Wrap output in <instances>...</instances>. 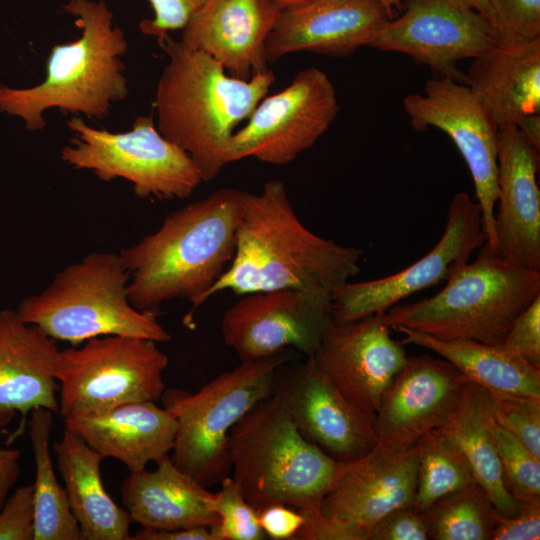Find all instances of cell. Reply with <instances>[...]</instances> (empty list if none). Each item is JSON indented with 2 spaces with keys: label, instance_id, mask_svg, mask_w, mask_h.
Segmentation results:
<instances>
[{
  "label": "cell",
  "instance_id": "obj_1",
  "mask_svg": "<svg viewBox=\"0 0 540 540\" xmlns=\"http://www.w3.org/2000/svg\"><path fill=\"white\" fill-rule=\"evenodd\" d=\"M363 253L322 238L294 212L285 185L271 180L259 193L243 192L230 266L206 298L231 290L297 289L331 294L360 273Z\"/></svg>",
  "mask_w": 540,
  "mask_h": 540
},
{
  "label": "cell",
  "instance_id": "obj_2",
  "mask_svg": "<svg viewBox=\"0 0 540 540\" xmlns=\"http://www.w3.org/2000/svg\"><path fill=\"white\" fill-rule=\"evenodd\" d=\"M242 195L219 189L169 213L155 232L119 252L136 309L156 313L165 302L186 299L192 307L184 323L192 325L195 310L234 256Z\"/></svg>",
  "mask_w": 540,
  "mask_h": 540
},
{
  "label": "cell",
  "instance_id": "obj_3",
  "mask_svg": "<svg viewBox=\"0 0 540 540\" xmlns=\"http://www.w3.org/2000/svg\"><path fill=\"white\" fill-rule=\"evenodd\" d=\"M168 56L155 91L157 128L196 163L203 182L228 164L234 128L249 119L275 81L271 70L248 80L231 77L209 55L168 35L158 40Z\"/></svg>",
  "mask_w": 540,
  "mask_h": 540
},
{
  "label": "cell",
  "instance_id": "obj_4",
  "mask_svg": "<svg viewBox=\"0 0 540 540\" xmlns=\"http://www.w3.org/2000/svg\"><path fill=\"white\" fill-rule=\"evenodd\" d=\"M64 9L74 16L81 35L52 47L44 80L28 88L0 85V112L21 118L29 131L45 127L44 113L50 109L103 119L129 92L121 59L128 42L113 25L106 3L68 1Z\"/></svg>",
  "mask_w": 540,
  "mask_h": 540
},
{
  "label": "cell",
  "instance_id": "obj_5",
  "mask_svg": "<svg viewBox=\"0 0 540 540\" xmlns=\"http://www.w3.org/2000/svg\"><path fill=\"white\" fill-rule=\"evenodd\" d=\"M538 296L540 271L510 263L485 242L437 294L399 303L384 312V320L390 329L402 326L437 339L499 344Z\"/></svg>",
  "mask_w": 540,
  "mask_h": 540
},
{
  "label": "cell",
  "instance_id": "obj_6",
  "mask_svg": "<svg viewBox=\"0 0 540 540\" xmlns=\"http://www.w3.org/2000/svg\"><path fill=\"white\" fill-rule=\"evenodd\" d=\"M229 456L232 478L257 510L271 504L317 510L342 464L309 442L274 396L233 427Z\"/></svg>",
  "mask_w": 540,
  "mask_h": 540
},
{
  "label": "cell",
  "instance_id": "obj_7",
  "mask_svg": "<svg viewBox=\"0 0 540 540\" xmlns=\"http://www.w3.org/2000/svg\"><path fill=\"white\" fill-rule=\"evenodd\" d=\"M128 282L119 253L92 252L59 271L43 291L24 298L16 312L25 323L72 346L108 335L169 342L172 336L157 314L130 303Z\"/></svg>",
  "mask_w": 540,
  "mask_h": 540
},
{
  "label": "cell",
  "instance_id": "obj_8",
  "mask_svg": "<svg viewBox=\"0 0 540 540\" xmlns=\"http://www.w3.org/2000/svg\"><path fill=\"white\" fill-rule=\"evenodd\" d=\"M287 359L282 351L241 361L195 393L166 389L161 401L177 422L173 463L205 487L227 476L231 430L255 405L272 396L276 372Z\"/></svg>",
  "mask_w": 540,
  "mask_h": 540
},
{
  "label": "cell",
  "instance_id": "obj_9",
  "mask_svg": "<svg viewBox=\"0 0 540 540\" xmlns=\"http://www.w3.org/2000/svg\"><path fill=\"white\" fill-rule=\"evenodd\" d=\"M157 344L147 338L108 335L59 350L58 413L65 419L161 399L169 358Z\"/></svg>",
  "mask_w": 540,
  "mask_h": 540
},
{
  "label": "cell",
  "instance_id": "obj_10",
  "mask_svg": "<svg viewBox=\"0 0 540 540\" xmlns=\"http://www.w3.org/2000/svg\"><path fill=\"white\" fill-rule=\"evenodd\" d=\"M67 126L74 138L62 149L61 160L102 181L127 180L139 198L184 199L203 182L193 159L160 133L151 115L138 116L121 133L98 129L78 116Z\"/></svg>",
  "mask_w": 540,
  "mask_h": 540
},
{
  "label": "cell",
  "instance_id": "obj_11",
  "mask_svg": "<svg viewBox=\"0 0 540 540\" xmlns=\"http://www.w3.org/2000/svg\"><path fill=\"white\" fill-rule=\"evenodd\" d=\"M339 111L337 93L328 75L317 67L300 71L283 90L264 97L248 123L234 132L227 163L254 157L285 165L328 130Z\"/></svg>",
  "mask_w": 540,
  "mask_h": 540
},
{
  "label": "cell",
  "instance_id": "obj_12",
  "mask_svg": "<svg viewBox=\"0 0 540 540\" xmlns=\"http://www.w3.org/2000/svg\"><path fill=\"white\" fill-rule=\"evenodd\" d=\"M485 242L479 204L465 192L455 194L442 236L422 258L383 278L348 281L331 293L334 322L345 323L384 313L412 294L447 280Z\"/></svg>",
  "mask_w": 540,
  "mask_h": 540
},
{
  "label": "cell",
  "instance_id": "obj_13",
  "mask_svg": "<svg viewBox=\"0 0 540 540\" xmlns=\"http://www.w3.org/2000/svg\"><path fill=\"white\" fill-rule=\"evenodd\" d=\"M403 107L415 130L435 127L456 145L474 183L486 243L495 250L499 128L468 86L448 77L429 79L422 94L404 98Z\"/></svg>",
  "mask_w": 540,
  "mask_h": 540
},
{
  "label": "cell",
  "instance_id": "obj_14",
  "mask_svg": "<svg viewBox=\"0 0 540 540\" xmlns=\"http://www.w3.org/2000/svg\"><path fill=\"white\" fill-rule=\"evenodd\" d=\"M333 322L331 294L276 289L245 294L224 313L221 330L241 361L288 348L310 357Z\"/></svg>",
  "mask_w": 540,
  "mask_h": 540
},
{
  "label": "cell",
  "instance_id": "obj_15",
  "mask_svg": "<svg viewBox=\"0 0 540 540\" xmlns=\"http://www.w3.org/2000/svg\"><path fill=\"white\" fill-rule=\"evenodd\" d=\"M371 47L398 52L428 66L439 77L464 83L459 62L494 45L488 19L463 0H403Z\"/></svg>",
  "mask_w": 540,
  "mask_h": 540
},
{
  "label": "cell",
  "instance_id": "obj_16",
  "mask_svg": "<svg viewBox=\"0 0 540 540\" xmlns=\"http://www.w3.org/2000/svg\"><path fill=\"white\" fill-rule=\"evenodd\" d=\"M282 366L276 372L272 396L309 442L342 463L364 456L377 445L372 421L312 357L288 370Z\"/></svg>",
  "mask_w": 540,
  "mask_h": 540
},
{
  "label": "cell",
  "instance_id": "obj_17",
  "mask_svg": "<svg viewBox=\"0 0 540 540\" xmlns=\"http://www.w3.org/2000/svg\"><path fill=\"white\" fill-rule=\"evenodd\" d=\"M310 357L372 423L384 391L408 358L384 313L333 322Z\"/></svg>",
  "mask_w": 540,
  "mask_h": 540
},
{
  "label": "cell",
  "instance_id": "obj_18",
  "mask_svg": "<svg viewBox=\"0 0 540 540\" xmlns=\"http://www.w3.org/2000/svg\"><path fill=\"white\" fill-rule=\"evenodd\" d=\"M468 379L450 362L408 356L384 391L373 420L377 445L404 450L450 418Z\"/></svg>",
  "mask_w": 540,
  "mask_h": 540
},
{
  "label": "cell",
  "instance_id": "obj_19",
  "mask_svg": "<svg viewBox=\"0 0 540 540\" xmlns=\"http://www.w3.org/2000/svg\"><path fill=\"white\" fill-rule=\"evenodd\" d=\"M418 446L388 450L376 445L364 456L342 463L318 512L345 524L368 540L369 531L391 511L413 505Z\"/></svg>",
  "mask_w": 540,
  "mask_h": 540
},
{
  "label": "cell",
  "instance_id": "obj_20",
  "mask_svg": "<svg viewBox=\"0 0 540 540\" xmlns=\"http://www.w3.org/2000/svg\"><path fill=\"white\" fill-rule=\"evenodd\" d=\"M389 20L379 0H307L281 10L265 43L266 61L299 51L347 56L371 46Z\"/></svg>",
  "mask_w": 540,
  "mask_h": 540
},
{
  "label": "cell",
  "instance_id": "obj_21",
  "mask_svg": "<svg viewBox=\"0 0 540 540\" xmlns=\"http://www.w3.org/2000/svg\"><path fill=\"white\" fill-rule=\"evenodd\" d=\"M495 251L519 267L540 271L539 150L515 126L499 128Z\"/></svg>",
  "mask_w": 540,
  "mask_h": 540
},
{
  "label": "cell",
  "instance_id": "obj_22",
  "mask_svg": "<svg viewBox=\"0 0 540 540\" xmlns=\"http://www.w3.org/2000/svg\"><path fill=\"white\" fill-rule=\"evenodd\" d=\"M282 7L273 0H205L183 28L181 42L248 80L268 70L265 43Z\"/></svg>",
  "mask_w": 540,
  "mask_h": 540
},
{
  "label": "cell",
  "instance_id": "obj_23",
  "mask_svg": "<svg viewBox=\"0 0 540 540\" xmlns=\"http://www.w3.org/2000/svg\"><path fill=\"white\" fill-rule=\"evenodd\" d=\"M59 350L55 339L25 323L16 310H0V428L20 414L19 435L32 410L58 413Z\"/></svg>",
  "mask_w": 540,
  "mask_h": 540
},
{
  "label": "cell",
  "instance_id": "obj_24",
  "mask_svg": "<svg viewBox=\"0 0 540 540\" xmlns=\"http://www.w3.org/2000/svg\"><path fill=\"white\" fill-rule=\"evenodd\" d=\"M103 458L122 462L130 472L170 455L177 431L175 417L155 402H132L64 419Z\"/></svg>",
  "mask_w": 540,
  "mask_h": 540
},
{
  "label": "cell",
  "instance_id": "obj_25",
  "mask_svg": "<svg viewBox=\"0 0 540 540\" xmlns=\"http://www.w3.org/2000/svg\"><path fill=\"white\" fill-rule=\"evenodd\" d=\"M120 491L123 506L142 528L211 527L218 521L214 493L181 471L170 455L153 470L130 472Z\"/></svg>",
  "mask_w": 540,
  "mask_h": 540
},
{
  "label": "cell",
  "instance_id": "obj_26",
  "mask_svg": "<svg viewBox=\"0 0 540 540\" xmlns=\"http://www.w3.org/2000/svg\"><path fill=\"white\" fill-rule=\"evenodd\" d=\"M464 84L498 128L540 114V39L494 44L472 59Z\"/></svg>",
  "mask_w": 540,
  "mask_h": 540
},
{
  "label": "cell",
  "instance_id": "obj_27",
  "mask_svg": "<svg viewBox=\"0 0 540 540\" xmlns=\"http://www.w3.org/2000/svg\"><path fill=\"white\" fill-rule=\"evenodd\" d=\"M53 450L82 540H130L133 521L103 485L101 462L104 458L67 428L53 444Z\"/></svg>",
  "mask_w": 540,
  "mask_h": 540
},
{
  "label": "cell",
  "instance_id": "obj_28",
  "mask_svg": "<svg viewBox=\"0 0 540 540\" xmlns=\"http://www.w3.org/2000/svg\"><path fill=\"white\" fill-rule=\"evenodd\" d=\"M392 329L403 334V345L412 344L438 354L490 393L540 399V369L502 343L442 340L402 326Z\"/></svg>",
  "mask_w": 540,
  "mask_h": 540
},
{
  "label": "cell",
  "instance_id": "obj_29",
  "mask_svg": "<svg viewBox=\"0 0 540 540\" xmlns=\"http://www.w3.org/2000/svg\"><path fill=\"white\" fill-rule=\"evenodd\" d=\"M490 418L489 392L468 380L442 429L463 453L475 482L485 492L497 512L510 516L518 511L519 502L506 488L490 428Z\"/></svg>",
  "mask_w": 540,
  "mask_h": 540
},
{
  "label": "cell",
  "instance_id": "obj_30",
  "mask_svg": "<svg viewBox=\"0 0 540 540\" xmlns=\"http://www.w3.org/2000/svg\"><path fill=\"white\" fill-rule=\"evenodd\" d=\"M27 427L35 464L34 540H82L65 488L53 467L50 450L53 412L45 408L32 410Z\"/></svg>",
  "mask_w": 540,
  "mask_h": 540
},
{
  "label": "cell",
  "instance_id": "obj_31",
  "mask_svg": "<svg viewBox=\"0 0 540 540\" xmlns=\"http://www.w3.org/2000/svg\"><path fill=\"white\" fill-rule=\"evenodd\" d=\"M416 445L419 453L413 506L418 511L476 483L463 453L442 428L427 433Z\"/></svg>",
  "mask_w": 540,
  "mask_h": 540
},
{
  "label": "cell",
  "instance_id": "obj_32",
  "mask_svg": "<svg viewBox=\"0 0 540 540\" xmlns=\"http://www.w3.org/2000/svg\"><path fill=\"white\" fill-rule=\"evenodd\" d=\"M423 512L432 540H491L498 514L477 483L438 500Z\"/></svg>",
  "mask_w": 540,
  "mask_h": 540
},
{
  "label": "cell",
  "instance_id": "obj_33",
  "mask_svg": "<svg viewBox=\"0 0 540 540\" xmlns=\"http://www.w3.org/2000/svg\"><path fill=\"white\" fill-rule=\"evenodd\" d=\"M490 428L507 490L518 502L540 499V459L500 426L492 413Z\"/></svg>",
  "mask_w": 540,
  "mask_h": 540
},
{
  "label": "cell",
  "instance_id": "obj_34",
  "mask_svg": "<svg viewBox=\"0 0 540 540\" xmlns=\"http://www.w3.org/2000/svg\"><path fill=\"white\" fill-rule=\"evenodd\" d=\"M220 483V490L214 493L218 521L210 527L213 540L266 539L258 510L246 500L234 479L227 475Z\"/></svg>",
  "mask_w": 540,
  "mask_h": 540
},
{
  "label": "cell",
  "instance_id": "obj_35",
  "mask_svg": "<svg viewBox=\"0 0 540 540\" xmlns=\"http://www.w3.org/2000/svg\"><path fill=\"white\" fill-rule=\"evenodd\" d=\"M495 45L516 46L540 39V0H492Z\"/></svg>",
  "mask_w": 540,
  "mask_h": 540
},
{
  "label": "cell",
  "instance_id": "obj_36",
  "mask_svg": "<svg viewBox=\"0 0 540 540\" xmlns=\"http://www.w3.org/2000/svg\"><path fill=\"white\" fill-rule=\"evenodd\" d=\"M494 420L540 459V399L489 392Z\"/></svg>",
  "mask_w": 540,
  "mask_h": 540
},
{
  "label": "cell",
  "instance_id": "obj_37",
  "mask_svg": "<svg viewBox=\"0 0 540 540\" xmlns=\"http://www.w3.org/2000/svg\"><path fill=\"white\" fill-rule=\"evenodd\" d=\"M0 540H34L32 485L14 489L0 510Z\"/></svg>",
  "mask_w": 540,
  "mask_h": 540
},
{
  "label": "cell",
  "instance_id": "obj_38",
  "mask_svg": "<svg viewBox=\"0 0 540 540\" xmlns=\"http://www.w3.org/2000/svg\"><path fill=\"white\" fill-rule=\"evenodd\" d=\"M502 344L540 369V296L516 318Z\"/></svg>",
  "mask_w": 540,
  "mask_h": 540
},
{
  "label": "cell",
  "instance_id": "obj_39",
  "mask_svg": "<svg viewBox=\"0 0 540 540\" xmlns=\"http://www.w3.org/2000/svg\"><path fill=\"white\" fill-rule=\"evenodd\" d=\"M424 512L413 505L397 508L383 516L369 531L368 540H428Z\"/></svg>",
  "mask_w": 540,
  "mask_h": 540
},
{
  "label": "cell",
  "instance_id": "obj_40",
  "mask_svg": "<svg viewBox=\"0 0 540 540\" xmlns=\"http://www.w3.org/2000/svg\"><path fill=\"white\" fill-rule=\"evenodd\" d=\"M154 17L139 23L140 31L158 40L170 31L183 29L192 14L205 0H148Z\"/></svg>",
  "mask_w": 540,
  "mask_h": 540
},
{
  "label": "cell",
  "instance_id": "obj_41",
  "mask_svg": "<svg viewBox=\"0 0 540 540\" xmlns=\"http://www.w3.org/2000/svg\"><path fill=\"white\" fill-rule=\"evenodd\" d=\"M540 499L519 502L510 516L497 514L491 540H539Z\"/></svg>",
  "mask_w": 540,
  "mask_h": 540
},
{
  "label": "cell",
  "instance_id": "obj_42",
  "mask_svg": "<svg viewBox=\"0 0 540 540\" xmlns=\"http://www.w3.org/2000/svg\"><path fill=\"white\" fill-rule=\"evenodd\" d=\"M258 521L265 536L272 540H296L306 523L305 515L285 504H271L258 509Z\"/></svg>",
  "mask_w": 540,
  "mask_h": 540
},
{
  "label": "cell",
  "instance_id": "obj_43",
  "mask_svg": "<svg viewBox=\"0 0 540 540\" xmlns=\"http://www.w3.org/2000/svg\"><path fill=\"white\" fill-rule=\"evenodd\" d=\"M21 451L0 445V510L21 475Z\"/></svg>",
  "mask_w": 540,
  "mask_h": 540
},
{
  "label": "cell",
  "instance_id": "obj_44",
  "mask_svg": "<svg viewBox=\"0 0 540 540\" xmlns=\"http://www.w3.org/2000/svg\"><path fill=\"white\" fill-rule=\"evenodd\" d=\"M130 540H213L210 527L197 526L171 530L142 528Z\"/></svg>",
  "mask_w": 540,
  "mask_h": 540
},
{
  "label": "cell",
  "instance_id": "obj_45",
  "mask_svg": "<svg viewBox=\"0 0 540 540\" xmlns=\"http://www.w3.org/2000/svg\"><path fill=\"white\" fill-rule=\"evenodd\" d=\"M517 128L525 139L540 151V114L525 118Z\"/></svg>",
  "mask_w": 540,
  "mask_h": 540
},
{
  "label": "cell",
  "instance_id": "obj_46",
  "mask_svg": "<svg viewBox=\"0 0 540 540\" xmlns=\"http://www.w3.org/2000/svg\"><path fill=\"white\" fill-rule=\"evenodd\" d=\"M484 15L493 26L495 14L492 0H463Z\"/></svg>",
  "mask_w": 540,
  "mask_h": 540
},
{
  "label": "cell",
  "instance_id": "obj_47",
  "mask_svg": "<svg viewBox=\"0 0 540 540\" xmlns=\"http://www.w3.org/2000/svg\"><path fill=\"white\" fill-rule=\"evenodd\" d=\"M387 10L391 19L395 18L396 12L402 9V0H379Z\"/></svg>",
  "mask_w": 540,
  "mask_h": 540
},
{
  "label": "cell",
  "instance_id": "obj_48",
  "mask_svg": "<svg viewBox=\"0 0 540 540\" xmlns=\"http://www.w3.org/2000/svg\"><path fill=\"white\" fill-rule=\"evenodd\" d=\"M275 1L279 6L283 8L291 7L300 3H303L307 0H273Z\"/></svg>",
  "mask_w": 540,
  "mask_h": 540
},
{
  "label": "cell",
  "instance_id": "obj_49",
  "mask_svg": "<svg viewBox=\"0 0 540 540\" xmlns=\"http://www.w3.org/2000/svg\"><path fill=\"white\" fill-rule=\"evenodd\" d=\"M68 1H82V0H68Z\"/></svg>",
  "mask_w": 540,
  "mask_h": 540
}]
</instances>
